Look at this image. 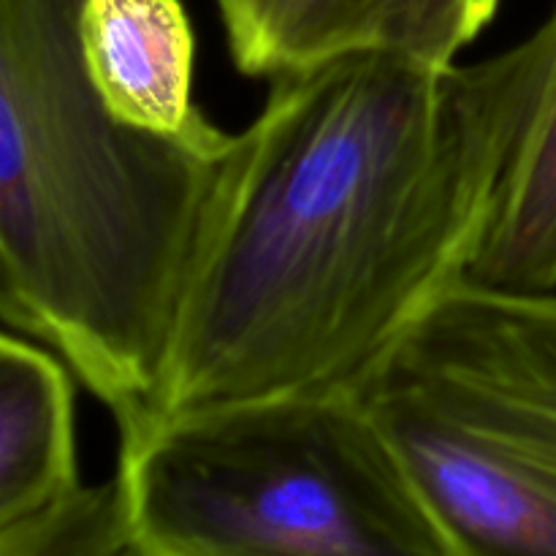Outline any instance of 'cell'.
<instances>
[{
    "mask_svg": "<svg viewBox=\"0 0 556 556\" xmlns=\"http://www.w3.org/2000/svg\"><path fill=\"white\" fill-rule=\"evenodd\" d=\"M543 76L538 33L481 63L353 52L271 76L206 206L150 416L351 389L467 277Z\"/></svg>",
    "mask_w": 556,
    "mask_h": 556,
    "instance_id": "obj_1",
    "label": "cell"
},
{
    "mask_svg": "<svg viewBox=\"0 0 556 556\" xmlns=\"http://www.w3.org/2000/svg\"><path fill=\"white\" fill-rule=\"evenodd\" d=\"M87 0H0V313L112 410L152 413L233 134L119 123L81 52Z\"/></svg>",
    "mask_w": 556,
    "mask_h": 556,
    "instance_id": "obj_2",
    "label": "cell"
},
{
    "mask_svg": "<svg viewBox=\"0 0 556 556\" xmlns=\"http://www.w3.org/2000/svg\"><path fill=\"white\" fill-rule=\"evenodd\" d=\"M139 556H451L353 389H302L119 429Z\"/></svg>",
    "mask_w": 556,
    "mask_h": 556,
    "instance_id": "obj_3",
    "label": "cell"
},
{
    "mask_svg": "<svg viewBox=\"0 0 556 556\" xmlns=\"http://www.w3.org/2000/svg\"><path fill=\"white\" fill-rule=\"evenodd\" d=\"M351 389L451 556H556V288L459 277Z\"/></svg>",
    "mask_w": 556,
    "mask_h": 556,
    "instance_id": "obj_4",
    "label": "cell"
},
{
    "mask_svg": "<svg viewBox=\"0 0 556 556\" xmlns=\"http://www.w3.org/2000/svg\"><path fill=\"white\" fill-rule=\"evenodd\" d=\"M233 65L271 79L353 52L456 63L497 11L486 0H217Z\"/></svg>",
    "mask_w": 556,
    "mask_h": 556,
    "instance_id": "obj_5",
    "label": "cell"
},
{
    "mask_svg": "<svg viewBox=\"0 0 556 556\" xmlns=\"http://www.w3.org/2000/svg\"><path fill=\"white\" fill-rule=\"evenodd\" d=\"M81 52L119 123L172 139L220 134L193 101L195 36L182 0H87Z\"/></svg>",
    "mask_w": 556,
    "mask_h": 556,
    "instance_id": "obj_6",
    "label": "cell"
},
{
    "mask_svg": "<svg viewBox=\"0 0 556 556\" xmlns=\"http://www.w3.org/2000/svg\"><path fill=\"white\" fill-rule=\"evenodd\" d=\"M65 367L36 342L0 337V525L81 483Z\"/></svg>",
    "mask_w": 556,
    "mask_h": 556,
    "instance_id": "obj_7",
    "label": "cell"
},
{
    "mask_svg": "<svg viewBox=\"0 0 556 556\" xmlns=\"http://www.w3.org/2000/svg\"><path fill=\"white\" fill-rule=\"evenodd\" d=\"M546 54L541 98L508 163L467 277L500 288H556V5L538 27Z\"/></svg>",
    "mask_w": 556,
    "mask_h": 556,
    "instance_id": "obj_8",
    "label": "cell"
},
{
    "mask_svg": "<svg viewBox=\"0 0 556 556\" xmlns=\"http://www.w3.org/2000/svg\"><path fill=\"white\" fill-rule=\"evenodd\" d=\"M0 556H139L119 472L3 521Z\"/></svg>",
    "mask_w": 556,
    "mask_h": 556,
    "instance_id": "obj_9",
    "label": "cell"
},
{
    "mask_svg": "<svg viewBox=\"0 0 556 556\" xmlns=\"http://www.w3.org/2000/svg\"><path fill=\"white\" fill-rule=\"evenodd\" d=\"M486 3H489V5H492V9H494V11H497V5H500V0H486Z\"/></svg>",
    "mask_w": 556,
    "mask_h": 556,
    "instance_id": "obj_10",
    "label": "cell"
}]
</instances>
